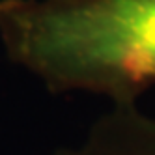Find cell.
<instances>
[{
	"label": "cell",
	"instance_id": "cell-1",
	"mask_svg": "<svg viewBox=\"0 0 155 155\" xmlns=\"http://www.w3.org/2000/svg\"><path fill=\"white\" fill-rule=\"evenodd\" d=\"M0 43L51 92L137 101L155 84V0H0Z\"/></svg>",
	"mask_w": 155,
	"mask_h": 155
},
{
	"label": "cell",
	"instance_id": "cell-2",
	"mask_svg": "<svg viewBox=\"0 0 155 155\" xmlns=\"http://www.w3.org/2000/svg\"><path fill=\"white\" fill-rule=\"evenodd\" d=\"M58 155H155V118L137 105L114 107L77 146Z\"/></svg>",
	"mask_w": 155,
	"mask_h": 155
}]
</instances>
